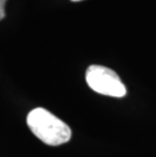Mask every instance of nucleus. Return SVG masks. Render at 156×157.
Listing matches in <instances>:
<instances>
[{
  "label": "nucleus",
  "instance_id": "1",
  "mask_svg": "<svg viewBox=\"0 0 156 157\" xmlns=\"http://www.w3.org/2000/svg\"><path fill=\"white\" fill-rule=\"evenodd\" d=\"M26 123L31 131L48 145L64 144L71 138V129L67 124L43 108H36L29 112Z\"/></svg>",
  "mask_w": 156,
  "mask_h": 157
},
{
  "label": "nucleus",
  "instance_id": "2",
  "mask_svg": "<svg viewBox=\"0 0 156 157\" xmlns=\"http://www.w3.org/2000/svg\"><path fill=\"white\" fill-rule=\"evenodd\" d=\"M85 78L89 87L101 94L123 98L127 92L117 73L105 66H89L86 70Z\"/></svg>",
  "mask_w": 156,
  "mask_h": 157
},
{
  "label": "nucleus",
  "instance_id": "3",
  "mask_svg": "<svg viewBox=\"0 0 156 157\" xmlns=\"http://www.w3.org/2000/svg\"><path fill=\"white\" fill-rule=\"evenodd\" d=\"M7 0H0V21L2 18H4L5 16V9H4V6H5V3Z\"/></svg>",
  "mask_w": 156,
  "mask_h": 157
},
{
  "label": "nucleus",
  "instance_id": "4",
  "mask_svg": "<svg viewBox=\"0 0 156 157\" xmlns=\"http://www.w3.org/2000/svg\"><path fill=\"white\" fill-rule=\"evenodd\" d=\"M73 2H78V1H81V0H71Z\"/></svg>",
  "mask_w": 156,
  "mask_h": 157
}]
</instances>
